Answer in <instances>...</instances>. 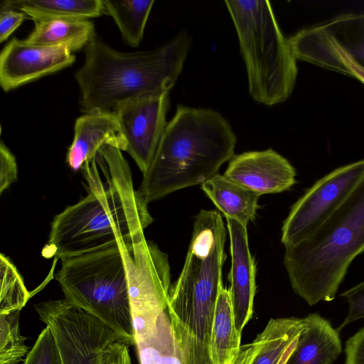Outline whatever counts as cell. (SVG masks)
<instances>
[{"mask_svg":"<svg viewBox=\"0 0 364 364\" xmlns=\"http://www.w3.org/2000/svg\"><path fill=\"white\" fill-rule=\"evenodd\" d=\"M81 171L87 195L55 216L44 257L61 259L130 242L153 222L120 149L104 145Z\"/></svg>","mask_w":364,"mask_h":364,"instance_id":"6da1fadb","label":"cell"},{"mask_svg":"<svg viewBox=\"0 0 364 364\" xmlns=\"http://www.w3.org/2000/svg\"><path fill=\"white\" fill-rule=\"evenodd\" d=\"M191 43L189 35L183 32L156 49L122 53L95 33L75 73L81 110L114 112L127 102L168 92L182 71Z\"/></svg>","mask_w":364,"mask_h":364,"instance_id":"7a4b0ae2","label":"cell"},{"mask_svg":"<svg viewBox=\"0 0 364 364\" xmlns=\"http://www.w3.org/2000/svg\"><path fill=\"white\" fill-rule=\"evenodd\" d=\"M236 143L230 123L217 111L178 105L138 191L149 203L201 185L232 159Z\"/></svg>","mask_w":364,"mask_h":364,"instance_id":"3957f363","label":"cell"},{"mask_svg":"<svg viewBox=\"0 0 364 364\" xmlns=\"http://www.w3.org/2000/svg\"><path fill=\"white\" fill-rule=\"evenodd\" d=\"M364 252V176L311 235L285 247L284 265L294 292L309 306L331 301L353 259Z\"/></svg>","mask_w":364,"mask_h":364,"instance_id":"277c9868","label":"cell"},{"mask_svg":"<svg viewBox=\"0 0 364 364\" xmlns=\"http://www.w3.org/2000/svg\"><path fill=\"white\" fill-rule=\"evenodd\" d=\"M232 19L251 97L271 106L291 95L298 68L289 38L282 33L267 0L225 1Z\"/></svg>","mask_w":364,"mask_h":364,"instance_id":"5b68a950","label":"cell"},{"mask_svg":"<svg viewBox=\"0 0 364 364\" xmlns=\"http://www.w3.org/2000/svg\"><path fill=\"white\" fill-rule=\"evenodd\" d=\"M55 279L68 302L99 319L120 342L135 345L124 242L61 259Z\"/></svg>","mask_w":364,"mask_h":364,"instance_id":"8992f818","label":"cell"},{"mask_svg":"<svg viewBox=\"0 0 364 364\" xmlns=\"http://www.w3.org/2000/svg\"><path fill=\"white\" fill-rule=\"evenodd\" d=\"M34 307L53 334L61 364H102L110 348L119 341L99 319L65 299L42 301Z\"/></svg>","mask_w":364,"mask_h":364,"instance_id":"52a82bcc","label":"cell"},{"mask_svg":"<svg viewBox=\"0 0 364 364\" xmlns=\"http://www.w3.org/2000/svg\"><path fill=\"white\" fill-rule=\"evenodd\" d=\"M364 176V159L338 167L318 180L291 206L282 228L285 247L315 232L339 208Z\"/></svg>","mask_w":364,"mask_h":364,"instance_id":"ba28073f","label":"cell"},{"mask_svg":"<svg viewBox=\"0 0 364 364\" xmlns=\"http://www.w3.org/2000/svg\"><path fill=\"white\" fill-rule=\"evenodd\" d=\"M169 103L166 92L127 102L114 112L125 141L124 151L143 174L150 166L166 127Z\"/></svg>","mask_w":364,"mask_h":364,"instance_id":"9c48e42d","label":"cell"},{"mask_svg":"<svg viewBox=\"0 0 364 364\" xmlns=\"http://www.w3.org/2000/svg\"><path fill=\"white\" fill-rule=\"evenodd\" d=\"M75 56L63 46H44L13 38L0 54V84L5 92L70 66Z\"/></svg>","mask_w":364,"mask_h":364,"instance_id":"30bf717a","label":"cell"},{"mask_svg":"<svg viewBox=\"0 0 364 364\" xmlns=\"http://www.w3.org/2000/svg\"><path fill=\"white\" fill-rule=\"evenodd\" d=\"M224 176L259 196L283 192L296 183L295 168L271 149L234 156Z\"/></svg>","mask_w":364,"mask_h":364,"instance_id":"8fae6325","label":"cell"},{"mask_svg":"<svg viewBox=\"0 0 364 364\" xmlns=\"http://www.w3.org/2000/svg\"><path fill=\"white\" fill-rule=\"evenodd\" d=\"M225 219L231 255L230 285L228 289L236 328L242 334L253 314L256 290L255 265L249 248L247 226L235 220Z\"/></svg>","mask_w":364,"mask_h":364,"instance_id":"7c38bea8","label":"cell"},{"mask_svg":"<svg viewBox=\"0 0 364 364\" xmlns=\"http://www.w3.org/2000/svg\"><path fill=\"white\" fill-rule=\"evenodd\" d=\"M105 144L124 150L125 141L114 112H94L78 117L66 161L73 171L81 170Z\"/></svg>","mask_w":364,"mask_h":364,"instance_id":"4fadbf2b","label":"cell"},{"mask_svg":"<svg viewBox=\"0 0 364 364\" xmlns=\"http://www.w3.org/2000/svg\"><path fill=\"white\" fill-rule=\"evenodd\" d=\"M304 326V318H271L253 341L241 346L234 364H287Z\"/></svg>","mask_w":364,"mask_h":364,"instance_id":"5bb4252c","label":"cell"},{"mask_svg":"<svg viewBox=\"0 0 364 364\" xmlns=\"http://www.w3.org/2000/svg\"><path fill=\"white\" fill-rule=\"evenodd\" d=\"M303 318L304 328L287 364H332L342 350L338 331L318 314Z\"/></svg>","mask_w":364,"mask_h":364,"instance_id":"9a60e30c","label":"cell"},{"mask_svg":"<svg viewBox=\"0 0 364 364\" xmlns=\"http://www.w3.org/2000/svg\"><path fill=\"white\" fill-rule=\"evenodd\" d=\"M201 188L225 218L245 226L255 219L258 193L219 173L201 184Z\"/></svg>","mask_w":364,"mask_h":364,"instance_id":"2e32d148","label":"cell"},{"mask_svg":"<svg viewBox=\"0 0 364 364\" xmlns=\"http://www.w3.org/2000/svg\"><path fill=\"white\" fill-rule=\"evenodd\" d=\"M1 7L24 13L34 22L51 19L85 20L105 14L102 0H6Z\"/></svg>","mask_w":364,"mask_h":364,"instance_id":"e0dca14e","label":"cell"},{"mask_svg":"<svg viewBox=\"0 0 364 364\" xmlns=\"http://www.w3.org/2000/svg\"><path fill=\"white\" fill-rule=\"evenodd\" d=\"M228 289L223 287L218 296L211 330L212 364H234L241 347Z\"/></svg>","mask_w":364,"mask_h":364,"instance_id":"ac0fdd59","label":"cell"},{"mask_svg":"<svg viewBox=\"0 0 364 364\" xmlns=\"http://www.w3.org/2000/svg\"><path fill=\"white\" fill-rule=\"evenodd\" d=\"M312 26L364 69V12L341 14Z\"/></svg>","mask_w":364,"mask_h":364,"instance_id":"d6986e66","label":"cell"},{"mask_svg":"<svg viewBox=\"0 0 364 364\" xmlns=\"http://www.w3.org/2000/svg\"><path fill=\"white\" fill-rule=\"evenodd\" d=\"M95 33L88 19H51L35 21V28L24 41L44 46H63L71 52L86 47Z\"/></svg>","mask_w":364,"mask_h":364,"instance_id":"ffe728a7","label":"cell"},{"mask_svg":"<svg viewBox=\"0 0 364 364\" xmlns=\"http://www.w3.org/2000/svg\"><path fill=\"white\" fill-rule=\"evenodd\" d=\"M135 346L140 364H183L167 309L160 314L156 328L136 340Z\"/></svg>","mask_w":364,"mask_h":364,"instance_id":"44dd1931","label":"cell"},{"mask_svg":"<svg viewBox=\"0 0 364 364\" xmlns=\"http://www.w3.org/2000/svg\"><path fill=\"white\" fill-rule=\"evenodd\" d=\"M105 13L112 17L124 41L132 47L140 44L154 0H102Z\"/></svg>","mask_w":364,"mask_h":364,"instance_id":"7402d4cb","label":"cell"},{"mask_svg":"<svg viewBox=\"0 0 364 364\" xmlns=\"http://www.w3.org/2000/svg\"><path fill=\"white\" fill-rule=\"evenodd\" d=\"M0 314L21 311L29 299L23 277L11 260L0 255Z\"/></svg>","mask_w":364,"mask_h":364,"instance_id":"603a6c76","label":"cell"},{"mask_svg":"<svg viewBox=\"0 0 364 364\" xmlns=\"http://www.w3.org/2000/svg\"><path fill=\"white\" fill-rule=\"evenodd\" d=\"M20 311L0 314V364H19L30 351L20 332Z\"/></svg>","mask_w":364,"mask_h":364,"instance_id":"cb8c5ba5","label":"cell"},{"mask_svg":"<svg viewBox=\"0 0 364 364\" xmlns=\"http://www.w3.org/2000/svg\"><path fill=\"white\" fill-rule=\"evenodd\" d=\"M23 364H61L58 350L48 327L46 326L40 333Z\"/></svg>","mask_w":364,"mask_h":364,"instance_id":"d4e9b609","label":"cell"},{"mask_svg":"<svg viewBox=\"0 0 364 364\" xmlns=\"http://www.w3.org/2000/svg\"><path fill=\"white\" fill-rule=\"evenodd\" d=\"M348 304V315L342 324L336 329L341 330L345 326L364 318V280L341 294Z\"/></svg>","mask_w":364,"mask_h":364,"instance_id":"484cf974","label":"cell"},{"mask_svg":"<svg viewBox=\"0 0 364 364\" xmlns=\"http://www.w3.org/2000/svg\"><path fill=\"white\" fill-rule=\"evenodd\" d=\"M18 168L15 156L1 141L0 144V193L17 181Z\"/></svg>","mask_w":364,"mask_h":364,"instance_id":"4316f807","label":"cell"},{"mask_svg":"<svg viewBox=\"0 0 364 364\" xmlns=\"http://www.w3.org/2000/svg\"><path fill=\"white\" fill-rule=\"evenodd\" d=\"M26 15L18 10L1 7L0 13V42L6 40L23 23Z\"/></svg>","mask_w":364,"mask_h":364,"instance_id":"83f0119b","label":"cell"},{"mask_svg":"<svg viewBox=\"0 0 364 364\" xmlns=\"http://www.w3.org/2000/svg\"><path fill=\"white\" fill-rule=\"evenodd\" d=\"M344 364H364V327L348 338Z\"/></svg>","mask_w":364,"mask_h":364,"instance_id":"f1b7e54d","label":"cell"},{"mask_svg":"<svg viewBox=\"0 0 364 364\" xmlns=\"http://www.w3.org/2000/svg\"><path fill=\"white\" fill-rule=\"evenodd\" d=\"M102 364H132L129 346L116 341L106 353Z\"/></svg>","mask_w":364,"mask_h":364,"instance_id":"f546056e","label":"cell"}]
</instances>
